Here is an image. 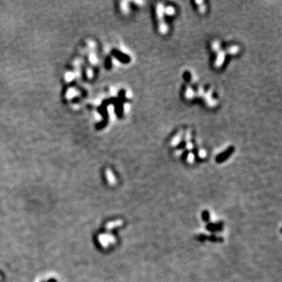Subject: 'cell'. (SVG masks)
<instances>
[{"mask_svg":"<svg viewBox=\"0 0 282 282\" xmlns=\"http://www.w3.org/2000/svg\"><path fill=\"white\" fill-rule=\"evenodd\" d=\"M225 53L223 51H219L217 53L216 60L214 61V66L216 67H220L225 61Z\"/></svg>","mask_w":282,"mask_h":282,"instance_id":"cell-1","label":"cell"},{"mask_svg":"<svg viewBox=\"0 0 282 282\" xmlns=\"http://www.w3.org/2000/svg\"><path fill=\"white\" fill-rule=\"evenodd\" d=\"M164 7L161 3H158V5L156 6V14H157V17L158 18V20H160L161 21L163 18V16H164Z\"/></svg>","mask_w":282,"mask_h":282,"instance_id":"cell-2","label":"cell"},{"mask_svg":"<svg viewBox=\"0 0 282 282\" xmlns=\"http://www.w3.org/2000/svg\"><path fill=\"white\" fill-rule=\"evenodd\" d=\"M158 31L161 33V34H165L166 33L168 32L169 31V28H168V25L165 22H164L163 20L159 22L158 24Z\"/></svg>","mask_w":282,"mask_h":282,"instance_id":"cell-3","label":"cell"},{"mask_svg":"<svg viewBox=\"0 0 282 282\" xmlns=\"http://www.w3.org/2000/svg\"><path fill=\"white\" fill-rule=\"evenodd\" d=\"M181 140H182V133H177L176 135H175V136L172 137V140H171L170 142L171 146L175 147V146L178 145V144L181 142Z\"/></svg>","mask_w":282,"mask_h":282,"instance_id":"cell-4","label":"cell"},{"mask_svg":"<svg viewBox=\"0 0 282 282\" xmlns=\"http://www.w3.org/2000/svg\"><path fill=\"white\" fill-rule=\"evenodd\" d=\"M239 50L240 49L238 45H230V46H229L228 48H227V52L230 55H235V54H237L238 52H239Z\"/></svg>","mask_w":282,"mask_h":282,"instance_id":"cell-5","label":"cell"},{"mask_svg":"<svg viewBox=\"0 0 282 282\" xmlns=\"http://www.w3.org/2000/svg\"><path fill=\"white\" fill-rule=\"evenodd\" d=\"M194 95H195V92L194 89L191 87H186V90H185V97L186 99H192Z\"/></svg>","mask_w":282,"mask_h":282,"instance_id":"cell-6","label":"cell"},{"mask_svg":"<svg viewBox=\"0 0 282 282\" xmlns=\"http://www.w3.org/2000/svg\"><path fill=\"white\" fill-rule=\"evenodd\" d=\"M211 48H212V50H214L215 52H219L220 51V48H221L220 42H219V41H214L213 42H212Z\"/></svg>","mask_w":282,"mask_h":282,"instance_id":"cell-7","label":"cell"},{"mask_svg":"<svg viewBox=\"0 0 282 282\" xmlns=\"http://www.w3.org/2000/svg\"><path fill=\"white\" fill-rule=\"evenodd\" d=\"M164 13L168 16H172L175 14V9L172 6H169L164 8Z\"/></svg>","mask_w":282,"mask_h":282,"instance_id":"cell-8","label":"cell"},{"mask_svg":"<svg viewBox=\"0 0 282 282\" xmlns=\"http://www.w3.org/2000/svg\"><path fill=\"white\" fill-rule=\"evenodd\" d=\"M184 138H185V141H186V143L191 142V131L186 132V134H185Z\"/></svg>","mask_w":282,"mask_h":282,"instance_id":"cell-9","label":"cell"},{"mask_svg":"<svg viewBox=\"0 0 282 282\" xmlns=\"http://www.w3.org/2000/svg\"><path fill=\"white\" fill-rule=\"evenodd\" d=\"M204 3H201V4H200L198 6V9H199V12L200 13H205V10H206V8H205V6H204Z\"/></svg>","mask_w":282,"mask_h":282,"instance_id":"cell-10","label":"cell"},{"mask_svg":"<svg viewBox=\"0 0 282 282\" xmlns=\"http://www.w3.org/2000/svg\"><path fill=\"white\" fill-rule=\"evenodd\" d=\"M115 224L118 225V224H121V222H118V221H117V222H109V223L107 224V228H109V229L113 228V227H114V225H115Z\"/></svg>","mask_w":282,"mask_h":282,"instance_id":"cell-11","label":"cell"},{"mask_svg":"<svg viewBox=\"0 0 282 282\" xmlns=\"http://www.w3.org/2000/svg\"><path fill=\"white\" fill-rule=\"evenodd\" d=\"M206 154H207L206 151H205V150H203V149H202V150H200L198 151V155L200 158H205Z\"/></svg>","mask_w":282,"mask_h":282,"instance_id":"cell-12","label":"cell"},{"mask_svg":"<svg viewBox=\"0 0 282 282\" xmlns=\"http://www.w3.org/2000/svg\"><path fill=\"white\" fill-rule=\"evenodd\" d=\"M194 160V154L193 153H190L189 154L187 155V161L189 162H193Z\"/></svg>","mask_w":282,"mask_h":282,"instance_id":"cell-13","label":"cell"},{"mask_svg":"<svg viewBox=\"0 0 282 282\" xmlns=\"http://www.w3.org/2000/svg\"><path fill=\"white\" fill-rule=\"evenodd\" d=\"M108 175H109V176H108V180H109L110 183H114V176H113V175H112V174L111 173V172H108Z\"/></svg>","mask_w":282,"mask_h":282,"instance_id":"cell-14","label":"cell"},{"mask_svg":"<svg viewBox=\"0 0 282 282\" xmlns=\"http://www.w3.org/2000/svg\"><path fill=\"white\" fill-rule=\"evenodd\" d=\"M186 149H188V150H191V149L193 148V145H192V143L191 142H187V143H186Z\"/></svg>","mask_w":282,"mask_h":282,"instance_id":"cell-15","label":"cell"}]
</instances>
